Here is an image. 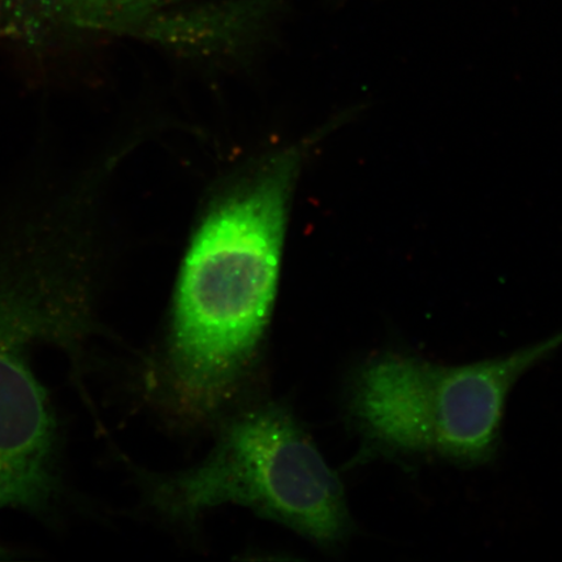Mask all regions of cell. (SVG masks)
<instances>
[{
  "mask_svg": "<svg viewBox=\"0 0 562 562\" xmlns=\"http://www.w3.org/2000/svg\"><path fill=\"white\" fill-rule=\"evenodd\" d=\"M205 459L173 473L135 470L146 508L187 533L206 512L234 504L325 551L353 537L346 487L291 406L258 397L214 428Z\"/></svg>",
  "mask_w": 562,
  "mask_h": 562,
  "instance_id": "3957f363",
  "label": "cell"
},
{
  "mask_svg": "<svg viewBox=\"0 0 562 562\" xmlns=\"http://www.w3.org/2000/svg\"><path fill=\"white\" fill-rule=\"evenodd\" d=\"M194 2L200 0H9L32 32L61 47L115 35L136 37L151 20Z\"/></svg>",
  "mask_w": 562,
  "mask_h": 562,
  "instance_id": "5b68a950",
  "label": "cell"
},
{
  "mask_svg": "<svg viewBox=\"0 0 562 562\" xmlns=\"http://www.w3.org/2000/svg\"><path fill=\"white\" fill-rule=\"evenodd\" d=\"M271 153L217 191L181 259L144 390L182 431L215 428L259 396L288 221L307 147Z\"/></svg>",
  "mask_w": 562,
  "mask_h": 562,
  "instance_id": "6da1fadb",
  "label": "cell"
},
{
  "mask_svg": "<svg viewBox=\"0 0 562 562\" xmlns=\"http://www.w3.org/2000/svg\"><path fill=\"white\" fill-rule=\"evenodd\" d=\"M562 347V331L509 355L442 364L402 350L371 355L350 371L344 414L360 460L435 459L486 465L501 448L508 397L527 371Z\"/></svg>",
  "mask_w": 562,
  "mask_h": 562,
  "instance_id": "277c9868",
  "label": "cell"
},
{
  "mask_svg": "<svg viewBox=\"0 0 562 562\" xmlns=\"http://www.w3.org/2000/svg\"><path fill=\"white\" fill-rule=\"evenodd\" d=\"M87 184L0 217V512L45 522L67 494L63 428L37 357L60 348L81 368L103 333L95 308Z\"/></svg>",
  "mask_w": 562,
  "mask_h": 562,
  "instance_id": "7a4b0ae2",
  "label": "cell"
},
{
  "mask_svg": "<svg viewBox=\"0 0 562 562\" xmlns=\"http://www.w3.org/2000/svg\"><path fill=\"white\" fill-rule=\"evenodd\" d=\"M13 559V552L10 548L0 546V561H9Z\"/></svg>",
  "mask_w": 562,
  "mask_h": 562,
  "instance_id": "8992f818",
  "label": "cell"
}]
</instances>
